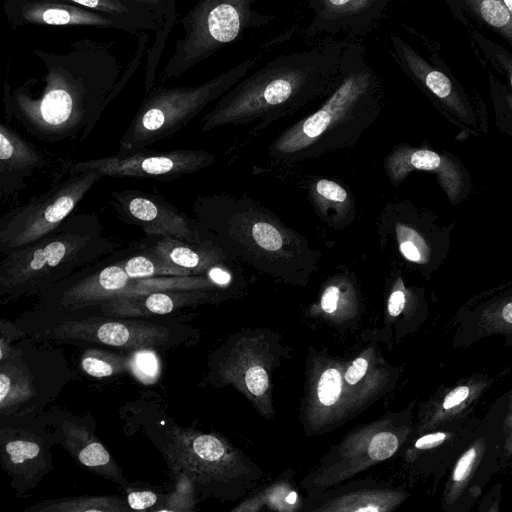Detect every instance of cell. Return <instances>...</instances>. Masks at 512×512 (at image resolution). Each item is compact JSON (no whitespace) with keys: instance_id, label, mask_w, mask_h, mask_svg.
Here are the masks:
<instances>
[{"instance_id":"cell-10","label":"cell","mask_w":512,"mask_h":512,"mask_svg":"<svg viewBox=\"0 0 512 512\" xmlns=\"http://www.w3.org/2000/svg\"><path fill=\"white\" fill-rule=\"evenodd\" d=\"M407 411H387L346 433L299 482L315 495L353 479L396 455L409 433Z\"/></svg>"},{"instance_id":"cell-11","label":"cell","mask_w":512,"mask_h":512,"mask_svg":"<svg viewBox=\"0 0 512 512\" xmlns=\"http://www.w3.org/2000/svg\"><path fill=\"white\" fill-rule=\"evenodd\" d=\"M168 289L223 290L206 275L131 278L123 269L119 257L111 254L76 272L48 291H54L60 307L77 310L99 306L119 297Z\"/></svg>"},{"instance_id":"cell-37","label":"cell","mask_w":512,"mask_h":512,"mask_svg":"<svg viewBox=\"0 0 512 512\" xmlns=\"http://www.w3.org/2000/svg\"><path fill=\"white\" fill-rule=\"evenodd\" d=\"M160 371V360L152 348H141L130 354V372L141 383H155Z\"/></svg>"},{"instance_id":"cell-21","label":"cell","mask_w":512,"mask_h":512,"mask_svg":"<svg viewBox=\"0 0 512 512\" xmlns=\"http://www.w3.org/2000/svg\"><path fill=\"white\" fill-rule=\"evenodd\" d=\"M230 297H233L230 293L215 289H168L115 298L99 307L105 316L135 318L169 314Z\"/></svg>"},{"instance_id":"cell-38","label":"cell","mask_w":512,"mask_h":512,"mask_svg":"<svg viewBox=\"0 0 512 512\" xmlns=\"http://www.w3.org/2000/svg\"><path fill=\"white\" fill-rule=\"evenodd\" d=\"M179 476V482L177 489L175 492L170 496L169 506L166 508H163L162 510L165 511H185L186 510L191 511L193 509V505L195 504V494L192 495H185L187 492L196 489L193 482L185 475H178Z\"/></svg>"},{"instance_id":"cell-9","label":"cell","mask_w":512,"mask_h":512,"mask_svg":"<svg viewBox=\"0 0 512 512\" xmlns=\"http://www.w3.org/2000/svg\"><path fill=\"white\" fill-rule=\"evenodd\" d=\"M290 349L270 328H245L231 334L210 358L214 386H232L265 419L275 416L272 376Z\"/></svg>"},{"instance_id":"cell-41","label":"cell","mask_w":512,"mask_h":512,"mask_svg":"<svg viewBox=\"0 0 512 512\" xmlns=\"http://www.w3.org/2000/svg\"><path fill=\"white\" fill-rule=\"evenodd\" d=\"M469 393L470 389L465 385H461L454 388L445 396L442 403V408L444 410H449L452 409L453 407L460 405L468 398Z\"/></svg>"},{"instance_id":"cell-40","label":"cell","mask_w":512,"mask_h":512,"mask_svg":"<svg viewBox=\"0 0 512 512\" xmlns=\"http://www.w3.org/2000/svg\"><path fill=\"white\" fill-rule=\"evenodd\" d=\"M475 457L476 451L474 448H470L461 456L453 472V480L455 482H460L467 476L471 466L473 465Z\"/></svg>"},{"instance_id":"cell-5","label":"cell","mask_w":512,"mask_h":512,"mask_svg":"<svg viewBox=\"0 0 512 512\" xmlns=\"http://www.w3.org/2000/svg\"><path fill=\"white\" fill-rule=\"evenodd\" d=\"M94 212L71 214L42 238L0 259V295L17 298L48 291L76 272L116 252Z\"/></svg>"},{"instance_id":"cell-24","label":"cell","mask_w":512,"mask_h":512,"mask_svg":"<svg viewBox=\"0 0 512 512\" xmlns=\"http://www.w3.org/2000/svg\"><path fill=\"white\" fill-rule=\"evenodd\" d=\"M147 246L167 262L192 275H206L217 265L236 262L212 239L191 243L172 237H151Z\"/></svg>"},{"instance_id":"cell-18","label":"cell","mask_w":512,"mask_h":512,"mask_svg":"<svg viewBox=\"0 0 512 512\" xmlns=\"http://www.w3.org/2000/svg\"><path fill=\"white\" fill-rule=\"evenodd\" d=\"M372 333L374 337L365 335L364 343L345 357L343 380L362 413L392 392L399 377Z\"/></svg>"},{"instance_id":"cell-1","label":"cell","mask_w":512,"mask_h":512,"mask_svg":"<svg viewBox=\"0 0 512 512\" xmlns=\"http://www.w3.org/2000/svg\"><path fill=\"white\" fill-rule=\"evenodd\" d=\"M32 52L45 73L12 89L13 119L40 142L85 140L122 75L116 55L87 38L75 40L65 53Z\"/></svg>"},{"instance_id":"cell-29","label":"cell","mask_w":512,"mask_h":512,"mask_svg":"<svg viewBox=\"0 0 512 512\" xmlns=\"http://www.w3.org/2000/svg\"><path fill=\"white\" fill-rule=\"evenodd\" d=\"M119 260L131 278L192 275L190 271L177 267L157 255L147 246L146 241L138 245L135 250L127 249V252H121V255L119 252Z\"/></svg>"},{"instance_id":"cell-45","label":"cell","mask_w":512,"mask_h":512,"mask_svg":"<svg viewBox=\"0 0 512 512\" xmlns=\"http://www.w3.org/2000/svg\"><path fill=\"white\" fill-rule=\"evenodd\" d=\"M512 15V0H502Z\"/></svg>"},{"instance_id":"cell-44","label":"cell","mask_w":512,"mask_h":512,"mask_svg":"<svg viewBox=\"0 0 512 512\" xmlns=\"http://www.w3.org/2000/svg\"><path fill=\"white\" fill-rule=\"evenodd\" d=\"M502 317L503 319L512 324V302L506 304L502 309Z\"/></svg>"},{"instance_id":"cell-32","label":"cell","mask_w":512,"mask_h":512,"mask_svg":"<svg viewBox=\"0 0 512 512\" xmlns=\"http://www.w3.org/2000/svg\"><path fill=\"white\" fill-rule=\"evenodd\" d=\"M1 455L7 471L14 475H28L40 470L43 448L39 442L25 436L2 440Z\"/></svg>"},{"instance_id":"cell-25","label":"cell","mask_w":512,"mask_h":512,"mask_svg":"<svg viewBox=\"0 0 512 512\" xmlns=\"http://www.w3.org/2000/svg\"><path fill=\"white\" fill-rule=\"evenodd\" d=\"M392 58L415 82L451 107L462 109V103L451 80L428 63L412 46L397 35H390Z\"/></svg>"},{"instance_id":"cell-15","label":"cell","mask_w":512,"mask_h":512,"mask_svg":"<svg viewBox=\"0 0 512 512\" xmlns=\"http://www.w3.org/2000/svg\"><path fill=\"white\" fill-rule=\"evenodd\" d=\"M111 205L120 220L142 229L147 237H172L200 243L209 235L196 218L158 194L123 189L111 193Z\"/></svg>"},{"instance_id":"cell-31","label":"cell","mask_w":512,"mask_h":512,"mask_svg":"<svg viewBox=\"0 0 512 512\" xmlns=\"http://www.w3.org/2000/svg\"><path fill=\"white\" fill-rule=\"evenodd\" d=\"M141 4L161 15L165 20L164 27L156 34L152 47L146 54L145 61V89L150 90L154 87L156 69L159 59L164 50L165 43L171 33L172 28L177 24L178 12L176 0H130Z\"/></svg>"},{"instance_id":"cell-35","label":"cell","mask_w":512,"mask_h":512,"mask_svg":"<svg viewBox=\"0 0 512 512\" xmlns=\"http://www.w3.org/2000/svg\"><path fill=\"white\" fill-rule=\"evenodd\" d=\"M81 369L89 376L103 378L130 371V355L90 348L80 360Z\"/></svg>"},{"instance_id":"cell-27","label":"cell","mask_w":512,"mask_h":512,"mask_svg":"<svg viewBox=\"0 0 512 512\" xmlns=\"http://www.w3.org/2000/svg\"><path fill=\"white\" fill-rule=\"evenodd\" d=\"M294 476V470L287 469L271 482L253 489L231 511H302L304 499L295 486Z\"/></svg>"},{"instance_id":"cell-28","label":"cell","mask_w":512,"mask_h":512,"mask_svg":"<svg viewBox=\"0 0 512 512\" xmlns=\"http://www.w3.org/2000/svg\"><path fill=\"white\" fill-rule=\"evenodd\" d=\"M309 194L317 214L331 227L342 229L354 220V200L339 183L325 178L315 180Z\"/></svg>"},{"instance_id":"cell-19","label":"cell","mask_w":512,"mask_h":512,"mask_svg":"<svg viewBox=\"0 0 512 512\" xmlns=\"http://www.w3.org/2000/svg\"><path fill=\"white\" fill-rule=\"evenodd\" d=\"M406 494L376 479L348 480L315 495H306V512H389Z\"/></svg>"},{"instance_id":"cell-12","label":"cell","mask_w":512,"mask_h":512,"mask_svg":"<svg viewBox=\"0 0 512 512\" xmlns=\"http://www.w3.org/2000/svg\"><path fill=\"white\" fill-rule=\"evenodd\" d=\"M345 357L309 346L299 419L306 436L328 434L362 414L343 380Z\"/></svg>"},{"instance_id":"cell-39","label":"cell","mask_w":512,"mask_h":512,"mask_svg":"<svg viewBox=\"0 0 512 512\" xmlns=\"http://www.w3.org/2000/svg\"><path fill=\"white\" fill-rule=\"evenodd\" d=\"M157 502V495L152 491H132L127 495V504L134 510H147Z\"/></svg>"},{"instance_id":"cell-43","label":"cell","mask_w":512,"mask_h":512,"mask_svg":"<svg viewBox=\"0 0 512 512\" xmlns=\"http://www.w3.org/2000/svg\"><path fill=\"white\" fill-rule=\"evenodd\" d=\"M492 46L494 47L492 52L495 54V58H497L500 65L507 72L510 84L512 86V59L506 51L499 49L497 45L495 46L494 44H492Z\"/></svg>"},{"instance_id":"cell-8","label":"cell","mask_w":512,"mask_h":512,"mask_svg":"<svg viewBox=\"0 0 512 512\" xmlns=\"http://www.w3.org/2000/svg\"><path fill=\"white\" fill-rule=\"evenodd\" d=\"M260 1L265 0H198L178 18L183 37L176 40L160 74V85L242 39L246 31L270 25L276 16L258 11L254 4Z\"/></svg>"},{"instance_id":"cell-22","label":"cell","mask_w":512,"mask_h":512,"mask_svg":"<svg viewBox=\"0 0 512 512\" xmlns=\"http://www.w3.org/2000/svg\"><path fill=\"white\" fill-rule=\"evenodd\" d=\"M48 164L46 155L7 123L0 124V198H15L35 172Z\"/></svg>"},{"instance_id":"cell-34","label":"cell","mask_w":512,"mask_h":512,"mask_svg":"<svg viewBox=\"0 0 512 512\" xmlns=\"http://www.w3.org/2000/svg\"><path fill=\"white\" fill-rule=\"evenodd\" d=\"M0 369V409L5 413L29 400L35 390L22 368L1 362Z\"/></svg>"},{"instance_id":"cell-14","label":"cell","mask_w":512,"mask_h":512,"mask_svg":"<svg viewBox=\"0 0 512 512\" xmlns=\"http://www.w3.org/2000/svg\"><path fill=\"white\" fill-rule=\"evenodd\" d=\"M216 156L205 150L172 149L155 151L142 149L131 153L67 161L62 170L68 176L94 172L102 177H132L170 181L211 166Z\"/></svg>"},{"instance_id":"cell-2","label":"cell","mask_w":512,"mask_h":512,"mask_svg":"<svg viewBox=\"0 0 512 512\" xmlns=\"http://www.w3.org/2000/svg\"><path fill=\"white\" fill-rule=\"evenodd\" d=\"M350 39L281 54L247 74L203 116L201 131L255 124L253 132H258L325 99L340 82L343 53Z\"/></svg>"},{"instance_id":"cell-16","label":"cell","mask_w":512,"mask_h":512,"mask_svg":"<svg viewBox=\"0 0 512 512\" xmlns=\"http://www.w3.org/2000/svg\"><path fill=\"white\" fill-rule=\"evenodd\" d=\"M170 336L168 328L155 323L110 316L64 320L53 332V337L62 341L98 343L133 351L164 345Z\"/></svg>"},{"instance_id":"cell-17","label":"cell","mask_w":512,"mask_h":512,"mask_svg":"<svg viewBox=\"0 0 512 512\" xmlns=\"http://www.w3.org/2000/svg\"><path fill=\"white\" fill-rule=\"evenodd\" d=\"M4 14L12 29L40 25L116 29L136 35L144 32L140 25L129 19L63 0H5Z\"/></svg>"},{"instance_id":"cell-7","label":"cell","mask_w":512,"mask_h":512,"mask_svg":"<svg viewBox=\"0 0 512 512\" xmlns=\"http://www.w3.org/2000/svg\"><path fill=\"white\" fill-rule=\"evenodd\" d=\"M250 57L198 86L153 87L123 134L118 153L126 154L172 137L210 103L218 100L257 65Z\"/></svg>"},{"instance_id":"cell-4","label":"cell","mask_w":512,"mask_h":512,"mask_svg":"<svg viewBox=\"0 0 512 512\" xmlns=\"http://www.w3.org/2000/svg\"><path fill=\"white\" fill-rule=\"evenodd\" d=\"M383 106V86L366 48L350 39L337 87L309 115L281 131L268 148L276 163L294 164L352 147L375 122Z\"/></svg>"},{"instance_id":"cell-26","label":"cell","mask_w":512,"mask_h":512,"mask_svg":"<svg viewBox=\"0 0 512 512\" xmlns=\"http://www.w3.org/2000/svg\"><path fill=\"white\" fill-rule=\"evenodd\" d=\"M63 434L66 449L80 464L108 480L125 484L122 470L93 434L70 423L63 425Z\"/></svg>"},{"instance_id":"cell-13","label":"cell","mask_w":512,"mask_h":512,"mask_svg":"<svg viewBox=\"0 0 512 512\" xmlns=\"http://www.w3.org/2000/svg\"><path fill=\"white\" fill-rule=\"evenodd\" d=\"M101 178L94 172L70 175L24 205L5 212L0 217V256L56 229Z\"/></svg>"},{"instance_id":"cell-6","label":"cell","mask_w":512,"mask_h":512,"mask_svg":"<svg viewBox=\"0 0 512 512\" xmlns=\"http://www.w3.org/2000/svg\"><path fill=\"white\" fill-rule=\"evenodd\" d=\"M165 454L177 475L187 476L204 495L224 501L241 500L264 477L259 465L218 433L174 427Z\"/></svg>"},{"instance_id":"cell-42","label":"cell","mask_w":512,"mask_h":512,"mask_svg":"<svg viewBox=\"0 0 512 512\" xmlns=\"http://www.w3.org/2000/svg\"><path fill=\"white\" fill-rule=\"evenodd\" d=\"M444 432H435L419 437L413 444L412 450H427L434 448L446 438Z\"/></svg>"},{"instance_id":"cell-20","label":"cell","mask_w":512,"mask_h":512,"mask_svg":"<svg viewBox=\"0 0 512 512\" xmlns=\"http://www.w3.org/2000/svg\"><path fill=\"white\" fill-rule=\"evenodd\" d=\"M391 0H308L312 11L305 31L310 38L321 35H364L382 18Z\"/></svg>"},{"instance_id":"cell-23","label":"cell","mask_w":512,"mask_h":512,"mask_svg":"<svg viewBox=\"0 0 512 512\" xmlns=\"http://www.w3.org/2000/svg\"><path fill=\"white\" fill-rule=\"evenodd\" d=\"M363 301L355 280L345 273L330 277L322 286L309 314L338 330L355 327L363 314Z\"/></svg>"},{"instance_id":"cell-33","label":"cell","mask_w":512,"mask_h":512,"mask_svg":"<svg viewBox=\"0 0 512 512\" xmlns=\"http://www.w3.org/2000/svg\"><path fill=\"white\" fill-rule=\"evenodd\" d=\"M125 505L118 496H79L47 500L27 508L33 512H124Z\"/></svg>"},{"instance_id":"cell-30","label":"cell","mask_w":512,"mask_h":512,"mask_svg":"<svg viewBox=\"0 0 512 512\" xmlns=\"http://www.w3.org/2000/svg\"><path fill=\"white\" fill-rule=\"evenodd\" d=\"M87 9L129 19L144 31L157 34L165 25L164 18L141 4L130 0H63Z\"/></svg>"},{"instance_id":"cell-3","label":"cell","mask_w":512,"mask_h":512,"mask_svg":"<svg viewBox=\"0 0 512 512\" xmlns=\"http://www.w3.org/2000/svg\"><path fill=\"white\" fill-rule=\"evenodd\" d=\"M193 211L210 238L238 263L301 287L318 269L319 251L248 196H198Z\"/></svg>"},{"instance_id":"cell-36","label":"cell","mask_w":512,"mask_h":512,"mask_svg":"<svg viewBox=\"0 0 512 512\" xmlns=\"http://www.w3.org/2000/svg\"><path fill=\"white\" fill-rule=\"evenodd\" d=\"M491 27L512 41V15L502 0H466Z\"/></svg>"}]
</instances>
